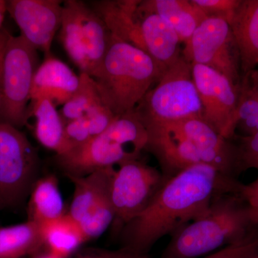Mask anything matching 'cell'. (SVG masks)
Instances as JSON below:
<instances>
[{"label": "cell", "mask_w": 258, "mask_h": 258, "mask_svg": "<svg viewBox=\"0 0 258 258\" xmlns=\"http://www.w3.org/2000/svg\"><path fill=\"white\" fill-rule=\"evenodd\" d=\"M40 227L44 247L58 258L70 257L86 242L81 227L67 213Z\"/></svg>", "instance_id": "cell-23"}, {"label": "cell", "mask_w": 258, "mask_h": 258, "mask_svg": "<svg viewBox=\"0 0 258 258\" xmlns=\"http://www.w3.org/2000/svg\"><path fill=\"white\" fill-rule=\"evenodd\" d=\"M44 247L40 225L28 221L0 227V258L35 255Z\"/></svg>", "instance_id": "cell-24"}, {"label": "cell", "mask_w": 258, "mask_h": 258, "mask_svg": "<svg viewBox=\"0 0 258 258\" xmlns=\"http://www.w3.org/2000/svg\"><path fill=\"white\" fill-rule=\"evenodd\" d=\"M230 26L240 52L242 76L258 64V0H241Z\"/></svg>", "instance_id": "cell-20"}, {"label": "cell", "mask_w": 258, "mask_h": 258, "mask_svg": "<svg viewBox=\"0 0 258 258\" xmlns=\"http://www.w3.org/2000/svg\"><path fill=\"white\" fill-rule=\"evenodd\" d=\"M8 13V7H7V1L0 0V29L3 28V23L4 21L5 14Z\"/></svg>", "instance_id": "cell-34"}, {"label": "cell", "mask_w": 258, "mask_h": 258, "mask_svg": "<svg viewBox=\"0 0 258 258\" xmlns=\"http://www.w3.org/2000/svg\"><path fill=\"white\" fill-rule=\"evenodd\" d=\"M11 35V33L6 28L3 27L0 29V105H1V80L3 58H4L7 44H8V40H9Z\"/></svg>", "instance_id": "cell-32"}, {"label": "cell", "mask_w": 258, "mask_h": 258, "mask_svg": "<svg viewBox=\"0 0 258 258\" xmlns=\"http://www.w3.org/2000/svg\"><path fill=\"white\" fill-rule=\"evenodd\" d=\"M81 76L62 60L53 56L45 57L34 76L30 103L42 98L52 101L56 106L69 101L79 89Z\"/></svg>", "instance_id": "cell-16"}, {"label": "cell", "mask_w": 258, "mask_h": 258, "mask_svg": "<svg viewBox=\"0 0 258 258\" xmlns=\"http://www.w3.org/2000/svg\"><path fill=\"white\" fill-rule=\"evenodd\" d=\"M102 134L139 155L148 143L147 128L134 111L116 117Z\"/></svg>", "instance_id": "cell-25"}, {"label": "cell", "mask_w": 258, "mask_h": 258, "mask_svg": "<svg viewBox=\"0 0 258 258\" xmlns=\"http://www.w3.org/2000/svg\"><path fill=\"white\" fill-rule=\"evenodd\" d=\"M140 0H103L91 3L110 32L122 41L143 50L139 4Z\"/></svg>", "instance_id": "cell-18"}, {"label": "cell", "mask_w": 258, "mask_h": 258, "mask_svg": "<svg viewBox=\"0 0 258 258\" xmlns=\"http://www.w3.org/2000/svg\"><path fill=\"white\" fill-rule=\"evenodd\" d=\"M241 185L205 163L183 169L167 178L147 208L121 229V247L148 254L156 242L198 218L217 198L238 194Z\"/></svg>", "instance_id": "cell-1"}, {"label": "cell", "mask_w": 258, "mask_h": 258, "mask_svg": "<svg viewBox=\"0 0 258 258\" xmlns=\"http://www.w3.org/2000/svg\"><path fill=\"white\" fill-rule=\"evenodd\" d=\"M139 12L144 51L165 71L181 57V42L174 29L164 19L139 8Z\"/></svg>", "instance_id": "cell-17"}, {"label": "cell", "mask_w": 258, "mask_h": 258, "mask_svg": "<svg viewBox=\"0 0 258 258\" xmlns=\"http://www.w3.org/2000/svg\"><path fill=\"white\" fill-rule=\"evenodd\" d=\"M58 180L53 174L38 178L29 195L28 220L44 223L66 215Z\"/></svg>", "instance_id": "cell-22"}, {"label": "cell", "mask_w": 258, "mask_h": 258, "mask_svg": "<svg viewBox=\"0 0 258 258\" xmlns=\"http://www.w3.org/2000/svg\"><path fill=\"white\" fill-rule=\"evenodd\" d=\"M164 72L147 52L111 34L106 55L93 79L105 106L118 117L133 111Z\"/></svg>", "instance_id": "cell-3"}, {"label": "cell", "mask_w": 258, "mask_h": 258, "mask_svg": "<svg viewBox=\"0 0 258 258\" xmlns=\"http://www.w3.org/2000/svg\"><path fill=\"white\" fill-rule=\"evenodd\" d=\"M139 8L166 20L177 34L180 41L184 44L208 18L191 0H140Z\"/></svg>", "instance_id": "cell-19"}, {"label": "cell", "mask_w": 258, "mask_h": 258, "mask_svg": "<svg viewBox=\"0 0 258 258\" xmlns=\"http://www.w3.org/2000/svg\"><path fill=\"white\" fill-rule=\"evenodd\" d=\"M196 149L202 162L213 166L224 175L235 178L239 169L237 147L224 138L203 118L171 123Z\"/></svg>", "instance_id": "cell-13"}, {"label": "cell", "mask_w": 258, "mask_h": 258, "mask_svg": "<svg viewBox=\"0 0 258 258\" xmlns=\"http://www.w3.org/2000/svg\"><path fill=\"white\" fill-rule=\"evenodd\" d=\"M240 198L250 209L254 220L258 223V177L247 185H241Z\"/></svg>", "instance_id": "cell-31"}, {"label": "cell", "mask_w": 258, "mask_h": 258, "mask_svg": "<svg viewBox=\"0 0 258 258\" xmlns=\"http://www.w3.org/2000/svg\"><path fill=\"white\" fill-rule=\"evenodd\" d=\"M258 247V238L251 235L244 240L230 244L202 258H247Z\"/></svg>", "instance_id": "cell-29"}, {"label": "cell", "mask_w": 258, "mask_h": 258, "mask_svg": "<svg viewBox=\"0 0 258 258\" xmlns=\"http://www.w3.org/2000/svg\"><path fill=\"white\" fill-rule=\"evenodd\" d=\"M62 3L60 0H10L8 13L15 20L22 37L37 51L52 55L51 47L60 29Z\"/></svg>", "instance_id": "cell-11"}, {"label": "cell", "mask_w": 258, "mask_h": 258, "mask_svg": "<svg viewBox=\"0 0 258 258\" xmlns=\"http://www.w3.org/2000/svg\"><path fill=\"white\" fill-rule=\"evenodd\" d=\"M32 258H58L55 257V256L52 255V254L49 253V252H45V253H38L33 256Z\"/></svg>", "instance_id": "cell-35"}, {"label": "cell", "mask_w": 258, "mask_h": 258, "mask_svg": "<svg viewBox=\"0 0 258 258\" xmlns=\"http://www.w3.org/2000/svg\"><path fill=\"white\" fill-rule=\"evenodd\" d=\"M182 56L189 63L208 66L240 85V52L230 23L223 19L205 18L185 43Z\"/></svg>", "instance_id": "cell-9"}, {"label": "cell", "mask_w": 258, "mask_h": 258, "mask_svg": "<svg viewBox=\"0 0 258 258\" xmlns=\"http://www.w3.org/2000/svg\"><path fill=\"white\" fill-rule=\"evenodd\" d=\"M40 168V158L25 134L0 121V206H20L30 195Z\"/></svg>", "instance_id": "cell-7"}, {"label": "cell", "mask_w": 258, "mask_h": 258, "mask_svg": "<svg viewBox=\"0 0 258 258\" xmlns=\"http://www.w3.org/2000/svg\"><path fill=\"white\" fill-rule=\"evenodd\" d=\"M194 82L203 108V119L230 140L237 129L239 86L226 76L200 64H191Z\"/></svg>", "instance_id": "cell-10"}, {"label": "cell", "mask_w": 258, "mask_h": 258, "mask_svg": "<svg viewBox=\"0 0 258 258\" xmlns=\"http://www.w3.org/2000/svg\"><path fill=\"white\" fill-rule=\"evenodd\" d=\"M167 178L140 159L123 162L113 171L110 186L115 212L113 230L121 229L143 212Z\"/></svg>", "instance_id": "cell-8"}, {"label": "cell", "mask_w": 258, "mask_h": 258, "mask_svg": "<svg viewBox=\"0 0 258 258\" xmlns=\"http://www.w3.org/2000/svg\"><path fill=\"white\" fill-rule=\"evenodd\" d=\"M236 147L240 171L250 168L258 170V132L247 137L240 136Z\"/></svg>", "instance_id": "cell-28"}, {"label": "cell", "mask_w": 258, "mask_h": 258, "mask_svg": "<svg viewBox=\"0 0 258 258\" xmlns=\"http://www.w3.org/2000/svg\"><path fill=\"white\" fill-rule=\"evenodd\" d=\"M38 52L21 35L10 36L3 62L0 121L20 128L28 123Z\"/></svg>", "instance_id": "cell-6"}, {"label": "cell", "mask_w": 258, "mask_h": 258, "mask_svg": "<svg viewBox=\"0 0 258 258\" xmlns=\"http://www.w3.org/2000/svg\"><path fill=\"white\" fill-rule=\"evenodd\" d=\"M207 17L223 19L231 23L241 0H191Z\"/></svg>", "instance_id": "cell-27"}, {"label": "cell", "mask_w": 258, "mask_h": 258, "mask_svg": "<svg viewBox=\"0 0 258 258\" xmlns=\"http://www.w3.org/2000/svg\"><path fill=\"white\" fill-rule=\"evenodd\" d=\"M139 157L101 134L62 155H56V160L66 175L84 176Z\"/></svg>", "instance_id": "cell-12"}, {"label": "cell", "mask_w": 258, "mask_h": 258, "mask_svg": "<svg viewBox=\"0 0 258 258\" xmlns=\"http://www.w3.org/2000/svg\"><path fill=\"white\" fill-rule=\"evenodd\" d=\"M144 126L148 132L146 150L157 158L165 177L202 162L191 142L172 123H152Z\"/></svg>", "instance_id": "cell-14"}, {"label": "cell", "mask_w": 258, "mask_h": 258, "mask_svg": "<svg viewBox=\"0 0 258 258\" xmlns=\"http://www.w3.org/2000/svg\"><path fill=\"white\" fill-rule=\"evenodd\" d=\"M257 224L238 194L217 198L198 218L174 232L163 258H199L251 235Z\"/></svg>", "instance_id": "cell-2"}, {"label": "cell", "mask_w": 258, "mask_h": 258, "mask_svg": "<svg viewBox=\"0 0 258 258\" xmlns=\"http://www.w3.org/2000/svg\"><path fill=\"white\" fill-rule=\"evenodd\" d=\"M29 117H35V136L39 143L61 155L67 150L66 124L57 106L46 98L37 100L29 105Z\"/></svg>", "instance_id": "cell-21"}, {"label": "cell", "mask_w": 258, "mask_h": 258, "mask_svg": "<svg viewBox=\"0 0 258 258\" xmlns=\"http://www.w3.org/2000/svg\"><path fill=\"white\" fill-rule=\"evenodd\" d=\"M3 210V209H2L1 206H0V210Z\"/></svg>", "instance_id": "cell-37"}, {"label": "cell", "mask_w": 258, "mask_h": 258, "mask_svg": "<svg viewBox=\"0 0 258 258\" xmlns=\"http://www.w3.org/2000/svg\"><path fill=\"white\" fill-rule=\"evenodd\" d=\"M114 170V167H109L87 175H66L74 185L67 214L79 225L88 217L113 211L110 186Z\"/></svg>", "instance_id": "cell-15"}, {"label": "cell", "mask_w": 258, "mask_h": 258, "mask_svg": "<svg viewBox=\"0 0 258 258\" xmlns=\"http://www.w3.org/2000/svg\"><path fill=\"white\" fill-rule=\"evenodd\" d=\"M144 125L203 118V108L191 64L181 57L164 71L134 110Z\"/></svg>", "instance_id": "cell-4"}, {"label": "cell", "mask_w": 258, "mask_h": 258, "mask_svg": "<svg viewBox=\"0 0 258 258\" xmlns=\"http://www.w3.org/2000/svg\"><path fill=\"white\" fill-rule=\"evenodd\" d=\"M239 128L242 131L243 135L242 137H247L258 132V113L253 118L242 122L237 125V128Z\"/></svg>", "instance_id": "cell-33"}, {"label": "cell", "mask_w": 258, "mask_h": 258, "mask_svg": "<svg viewBox=\"0 0 258 258\" xmlns=\"http://www.w3.org/2000/svg\"><path fill=\"white\" fill-rule=\"evenodd\" d=\"M75 258H150L148 254L139 253L126 247L118 249H90Z\"/></svg>", "instance_id": "cell-30"}, {"label": "cell", "mask_w": 258, "mask_h": 258, "mask_svg": "<svg viewBox=\"0 0 258 258\" xmlns=\"http://www.w3.org/2000/svg\"><path fill=\"white\" fill-rule=\"evenodd\" d=\"M80 76L79 89L59 111L64 124L81 118L94 107L104 104L95 80L87 74H80Z\"/></svg>", "instance_id": "cell-26"}, {"label": "cell", "mask_w": 258, "mask_h": 258, "mask_svg": "<svg viewBox=\"0 0 258 258\" xmlns=\"http://www.w3.org/2000/svg\"><path fill=\"white\" fill-rule=\"evenodd\" d=\"M111 33L101 17L84 2L62 3L60 39L81 74L94 77L109 46Z\"/></svg>", "instance_id": "cell-5"}, {"label": "cell", "mask_w": 258, "mask_h": 258, "mask_svg": "<svg viewBox=\"0 0 258 258\" xmlns=\"http://www.w3.org/2000/svg\"><path fill=\"white\" fill-rule=\"evenodd\" d=\"M247 258H258V247L252 251Z\"/></svg>", "instance_id": "cell-36"}]
</instances>
